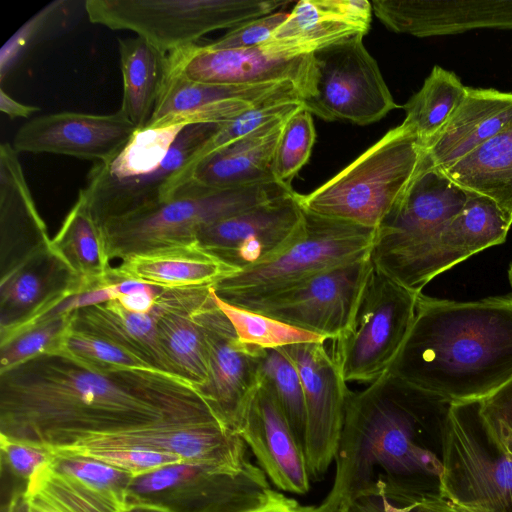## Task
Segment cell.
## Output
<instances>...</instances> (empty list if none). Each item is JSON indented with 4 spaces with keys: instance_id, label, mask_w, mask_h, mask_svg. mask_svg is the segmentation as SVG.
Masks as SVG:
<instances>
[{
    "instance_id": "f6af8a7d",
    "label": "cell",
    "mask_w": 512,
    "mask_h": 512,
    "mask_svg": "<svg viewBox=\"0 0 512 512\" xmlns=\"http://www.w3.org/2000/svg\"><path fill=\"white\" fill-rule=\"evenodd\" d=\"M53 453L50 465L97 488L118 493L127 499L133 477L127 472L99 460L62 453Z\"/></svg>"
},
{
    "instance_id": "1f68e13d",
    "label": "cell",
    "mask_w": 512,
    "mask_h": 512,
    "mask_svg": "<svg viewBox=\"0 0 512 512\" xmlns=\"http://www.w3.org/2000/svg\"><path fill=\"white\" fill-rule=\"evenodd\" d=\"M157 316L156 305L149 313H136L114 299L76 310L72 328L101 338L155 369L176 375L160 343Z\"/></svg>"
},
{
    "instance_id": "603a6c76",
    "label": "cell",
    "mask_w": 512,
    "mask_h": 512,
    "mask_svg": "<svg viewBox=\"0 0 512 512\" xmlns=\"http://www.w3.org/2000/svg\"><path fill=\"white\" fill-rule=\"evenodd\" d=\"M136 131L120 110L113 114L65 111L27 121L11 144L17 152L67 155L96 163L113 157Z\"/></svg>"
},
{
    "instance_id": "ffe728a7",
    "label": "cell",
    "mask_w": 512,
    "mask_h": 512,
    "mask_svg": "<svg viewBox=\"0 0 512 512\" xmlns=\"http://www.w3.org/2000/svg\"><path fill=\"white\" fill-rule=\"evenodd\" d=\"M305 99L292 82L220 85L188 80L169 73L146 127L225 123L241 113L270 102Z\"/></svg>"
},
{
    "instance_id": "74e56055",
    "label": "cell",
    "mask_w": 512,
    "mask_h": 512,
    "mask_svg": "<svg viewBox=\"0 0 512 512\" xmlns=\"http://www.w3.org/2000/svg\"><path fill=\"white\" fill-rule=\"evenodd\" d=\"M260 384L270 391L304 447L307 416L303 385L296 366L281 348L263 350Z\"/></svg>"
},
{
    "instance_id": "2e32d148",
    "label": "cell",
    "mask_w": 512,
    "mask_h": 512,
    "mask_svg": "<svg viewBox=\"0 0 512 512\" xmlns=\"http://www.w3.org/2000/svg\"><path fill=\"white\" fill-rule=\"evenodd\" d=\"M194 317L208 350V378L197 389L220 420L237 433L260 385L264 349L240 341L231 322L216 305L212 288L210 297L194 311Z\"/></svg>"
},
{
    "instance_id": "cb8c5ba5",
    "label": "cell",
    "mask_w": 512,
    "mask_h": 512,
    "mask_svg": "<svg viewBox=\"0 0 512 512\" xmlns=\"http://www.w3.org/2000/svg\"><path fill=\"white\" fill-rule=\"evenodd\" d=\"M372 12L367 0H301L258 47L277 58L313 55L357 34L365 35Z\"/></svg>"
},
{
    "instance_id": "91938a15",
    "label": "cell",
    "mask_w": 512,
    "mask_h": 512,
    "mask_svg": "<svg viewBox=\"0 0 512 512\" xmlns=\"http://www.w3.org/2000/svg\"><path fill=\"white\" fill-rule=\"evenodd\" d=\"M507 273H508V280H509L510 286L512 288V261L509 264Z\"/></svg>"
},
{
    "instance_id": "8992f818",
    "label": "cell",
    "mask_w": 512,
    "mask_h": 512,
    "mask_svg": "<svg viewBox=\"0 0 512 512\" xmlns=\"http://www.w3.org/2000/svg\"><path fill=\"white\" fill-rule=\"evenodd\" d=\"M441 461L442 497L463 512H512V455L482 416L480 400L451 404Z\"/></svg>"
},
{
    "instance_id": "484cf974",
    "label": "cell",
    "mask_w": 512,
    "mask_h": 512,
    "mask_svg": "<svg viewBox=\"0 0 512 512\" xmlns=\"http://www.w3.org/2000/svg\"><path fill=\"white\" fill-rule=\"evenodd\" d=\"M371 4L388 29L416 37L512 29V0H373Z\"/></svg>"
},
{
    "instance_id": "9c48e42d",
    "label": "cell",
    "mask_w": 512,
    "mask_h": 512,
    "mask_svg": "<svg viewBox=\"0 0 512 512\" xmlns=\"http://www.w3.org/2000/svg\"><path fill=\"white\" fill-rule=\"evenodd\" d=\"M283 0H86L92 23L112 30H129L164 52L197 44L219 29H231L276 12Z\"/></svg>"
},
{
    "instance_id": "836d02e7",
    "label": "cell",
    "mask_w": 512,
    "mask_h": 512,
    "mask_svg": "<svg viewBox=\"0 0 512 512\" xmlns=\"http://www.w3.org/2000/svg\"><path fill=\"white\" fill-rule=\"evenodd\" d=\"M442 171L468 192L491 199L512 223V122Z\"/></svg>"
},
{
    "instance_id": "816d5d0a",
    "label": "cell",
    "mask_w": 512,
    "mask_h": 512,
    "mask_svg": "<svg viewBox=\"0 0 512 512\" xmlns=\"http://www.w3.org/2000/svg\"><path fill=\"white\" fill-rule=\"evenodd\" d=\"M404 512H463L442 496H429L407 504Z\"/></svg>"
},
{
    "instance_id": "f1b7e54d",
    "label": "cell",
    "mask_w": 512,
    "mask_h": 512,
    "mask_svg": "<svg viewBox=\"0 0 512 512\" xmlns=\"http://www.w3.org/2000/svg\"><path fill=\"white\" fill-rule=\"evenodd\" d=\"M211 288H163L156 303L163 351L175 374L196 388L208 378V350L194 311L210 297Z\"/></svg>"
},
{
    "instance_id": "44dd1931",
    "label": "cell",
    "mask_w": 512,
    "mask_h": 512,
    "mask_svg": "<svg viewBox=\"0 0 512 512\" xmlns=\"http://www.w3.org/2000/svg\"><path fill=\"white\" fill-rule=\"evenodd\" d=\"M168 72L206 84L287 81L294 83L305 99L313 95L317 75L313 55L285 59L269 56L258 46L215 49L208 44H194L169 53Z\"/></svg>"
},
{
    "instance_id": "11a10c76",
    "label": "cell",
    "mask_w": 512,
    "mask_h": 512,
    "mask_svg": "<svg viewBox=\"0 0 512 512\" xmlns=\"http://www.w3.org/2000/svg\"><path fill=\"white\" fill-rule=\"evenodd\" d=\"M29 512H62L41 494L25 490Z\"/></svg>"
},
{
    "instance_id": "9a60e30c",
    "label": "cell",
    "mask_w": 512,
    "mask_h": 512,
    "mask_svg": "<svg viewBox=\"0 0 512 512\" xmlns=\"http://www.w3.org/2000/svg\"><path fill=\"white\" fill-rule=\"evenodd\" d=\"M473 193L424 160L403 197L376 229L370 253L381 272L429 241L457 215Z\"/></svg>"
},
{
    "instance_id": "3957f363",
    "label": "cell",
    "mask_w": 512,
    "mask_h": 512,
    "mask_svg": "<svg viewBox=\"0 0 512 512\" xmlns=\"http://www.w3.org/2000/svg\"><path fill=\"white\" fill-rule=\"evenodd\" d=\"M388 371L452 403L482 400L512 378V295L455 301L420 293Z\"/></svg>"
},
{
    "instance_id": "6da1fadb",
    "label": "cell",
    "mask_w": 512,
    "mask_h": 512,
    "mask_svg": "<svg viewBox=\"0 0 512 512\" xmlns=\"http://www.w3.org/2000/svg\"><path fill=\"white\" fill-rule=\"evenodd\" d=\"M207 405L193 384L150 367L98 372L42 354L0 373V435L47 447Z\"/></svg>"
},
{
    "instance_id": "f35d334b",
    "label": "cell",
    "mask_w": 512,
    "mask_h": 512,
    "mask_svg": "<svg viewBox=\"0 0 512 512\" xmlns=\"http://www.w3.org/2000/svg\"><path fill=\"white\" fill-rule=\"evenodd\" d=\"M212 296L216 305L231 322L240 341L245 344L269 349L327 340L310 331L227 303L217 297L213 289Z\"/></svg>"
},
{
    "instance_id": "bcb514c9",
    "label": "cell",
    "mask_w": 512,
    "mask_h": 512,
    "mask_svg": "<svg viewBox=\"0 0 512 512\" xmlns=\"http://www.w3.org/2000/svg\"><path fill=\"white\" fill-rule=\"evenodd\" d=\"M52 452L90 457L123 470L133 478L149 474L166 466L184 463L181 459L172 455L135 448L82 449Z\"/></svg>"
},
{
    "instance_id": "d6a6232c",
    "label": "cell",
    "mask_w": 512,
    "mask_h": 512,
    "mask_svg": "<svg viewBox=\"0 0 512 512\" xmlns=\"http://www.w3.org/2000/svg\"><path fill=\"white\" fill-rule=\"evenodd\" d=\"M118 51L123 77L119 110L137 130L144 129L167 75L169 53L140 36L119 39Z\"/></svg>"
},
{
    "instance_id": "d590c367",
    "label": "cell",
    "mask_w": 512,
    "mask_h": 512,
    "mask_svg": "<svg viewBox=\"0 0 512 512\" xmlns=\"http://www.w3.org/2000/svg\"><path fill=\"white\" fill-rule=\"evenodd\" d=\"M466 88L453 72L436 65L421 89L404 104L402 123L411 128L423 149L461 103Z\"/></svg>"
},
{
    "instance_id": "7a4b0ae2",
    "label": "cell",
    "mask_w": 512,
    "mask_h": 512,
    "mask_svg": "<svg viewBox=\"0 0 512 512\" xmlns=\"http://www.w3.org/2000/svg\"><path fill=\"white\" fill-rule=\"evenodd\" d=\"M451 404L390 371L364 390H349L334 483L317 509L356 512L360 502L376 497L380 470L390 496L407 501L442 496L441 451L429 444L441 446Z\"/></svg>"
},
{
    "instance_id": "9f6ffc18",
    "label": "cell",
    "mask_w": 512,
    "mask_h": 512,
    "mask_svg": "<svg viewBox=\"0 0 512 512\" xmlns=\"http://www.w3.org/2000/svg\"><path fill=\"white\" fill-rule=\"evenodd\" d=\"M3 512H29L25 490L15 492Z\"/></svg>"
},
{
    "instance_id": "4fadbf2b",
    "label": "cell",
    "mask_w": 512,
    "mask_h": 512,
    "mask_svg": "<svg viewBox=\"0 0 512 512\" xmlns=\"http://www.w3.org/2000/svg\"><path fill=\"white\" fill-rule=\"evenodd\" d=\"M363 37L357 34L313 54L315 89L304 100L311 114L364 126L399 107Z\"/></svg>"
},
{
    "instance_id": "ab89813d",
    "label": "cell",
    "mask_w": 512,
    "mask_h": 512,
    "mask_svg": "<svg viewBox=\"0 0 512 512\" xmlns=\"http://www.w3.org/2000/svg\"><path fill=\"white\" fill-rule=\"evenodd\" d=\"M74 312L42 319L0 339V373L42 354H58L72 328Z\"/></svg>"
},
{
    "instance_id": "f907efd6",
    "label": "cell",
    "mask_w": 512,
    "mask_h": 512,
    "mask_svg": "<svg viewBox=\"0 0 512 512\" xmlns=\"http://www.w3.org/2000/svg\"><path fill=\"white\" fill-rule=\"evenodd\" d=\"M162 289L154 286L151 290L120 295L117 300L125 309L131 312L149 313L156 305Z\"/></svg>"
},
{
    "instance_id": "52a82bcc",
    "label": "cell",
    "mask_w": 512,
    "mask_h": 512,
    "mask_svg": "<svg viewBox=\"0 0 512 512\" xmlns=\"http://www.w3.org/2000/svg\"><path fill=\"white\" fill-rule=\"evenodd\" d=\"M278 182L178 195L145 211L101 226L110 259L197 242L199 232L224 218L292 193Z\"/></svg>"
},
{
    "instance_id": "d6986e66",
    "label": "cell",
    "mask_w": 512,
    "mask_h": 512,
    "mask_svg": "<svg viewBox=\"0 0 512 512\" xmlns=\"http://www.w3.org/2000/svg\"><path fill=\"white\" fill-rule=\"evenodd\" d=\"M326 341L281 347L303 385L307 416L304 450L313 477L323 475L336 456L349 392Z\"/></svg>"
},
{
    "instance_id": "680465c9",
    "label": "cell",
    "mask_w": 512,
    "mask_h": 512,
    "mask_svg": "<svg viewBox=\"0 0 512 512\" xmlns=\"http://www.w3.org/2000/svg\"><path fill=\"white\" fill-rule=\"evenodd\" d=\"M127 512H161L159 510L145 507V506H129L127 507Z\"/></svg>"
},
{
    "instance_id": "c3c4849f",
    "label": "cell",
    "mask_w": 512,
    "mask_h": 512,
    "mask_svg": "<svg viewBox=\"0 0 512 512\" xmlns=\"http://www.w3.org/2000/svg\"><path fill=\"white\" fill-rule=\"evenodd\" d=\"M287 14L277 11L248 20L229 29L227 33L208 45L215 49H243L259 46L270 38L286 19Z\"/></svg>"
},
{
    "instance_id": "b9f144b4",
    "label": "cell",
    "mask_w": 512,
    "mask_h": 512,
    "mask_svg": "<svg viewBox=\"0 0 512 512\" xmlns=\"http://www.w3.org/2000/svg\"><path fill=\"white\" fill-rule=\"evenodd\" d=\"M302 107H304L303 99H285L251 108L230 121L222 123L219 130L200 151L198 163L214 151L272 122L289 118Z\"/></svg>"
},
{
    "instance_id": "7dc6e473",
    "label": "cell",
    "mask_w": 512,
    "mask_h": 512,
    "mask_svg": "<svg viewBox=\"0 0 512 512\" xmlns=\"http://www.w3.org/2000/svg\"><path fill=\"white\" fill-rule=\"evenodd\" d=\"M2 461L26 485L34 474L51 463L52 451L44 445L0 435Z\"/></svg>"
},
{
    "instance_id": "4dcf8cb0",
    "label": "cell",
    "mask_w": 512,
    "mask_h": 512,
    "mask_svg": "<svg viewBox=\"0 0 512 512\" xmlns=\"http://www.w3.org/2000/svg\"><path fill=\"white\" fill-rule=\"evenodd\" d=\"M1 273L51 242L11 143L0 146Z\"/></svg>"
},
{
    "instance_id": "ac0fdd59",
    "label": "cell",
    "mask_w": 512,
    "mask_h": 512,
    "mask_svg": "<svg viewBox=\"0 0 512 512\" xmlns=\"http://www.w3.org/2000/svg\"><path fill=\"white\" fill-rule=\"evenodd\" d=\"M297 192L259 204L203 228L197 242L205 250L243 271L289 247L304 229Z\"/></svg>"
},
{
    "instance_id": "f546056e",
    "label": "cell",
    "mask_w": 512,
    "mask_h": 512,
    "mask_svg": "<svg viewBox=\"0 0 512 512\" xmlns=\"http://www.w3.org/2000/svg\"><path fill=\"white\" fill-rule=\"evenodd\" d=\"M236 272L192 242L130 256L111 268L108 281L134 279L165 289H188L212 287Z\"/></svg>"
},
{
    "instance_id": "83f0119b",
    "label": "cell",
    "mask_w": 512,
    "mask_h": 512,
    "mask_svg": "<svg viewBox=\"0 0 512 512\" xmlns=\"http://www.w3.org/2000/svg\"><path fill=\"white\" fill-rule=\"evenodd\" d=\"M512 122V93L466 88L444 127L424 147V160L441 170L457 163Z\"/></svg>"
},
{
    "instance_id": "4316f807",
    "label": "cell",
    "mask_w": 512,
    "mask_h": 512,
    "mask_svg": "<svg viewBox=\"0 0 512 512\" xmlns=\"http://www.w3.org/2000/svg\"><path fill=\"white\" fill-rule=\"evenodd\" d=\"M287 119L272 122L206 156L192 169L176 196L276 182L272 161Z\"/></svg>"
},
{
    "instance_id": "ba28073f",
    "label": "cell",
    "mask_w": 512,
    "mask_h": 512,
    "mask_svg": "<svg viewBox=\"0 0 512 512\" xmlns=\"http://www.w3.org/2000/svg\"><path fill=\"white\" fill-rule=\"evenodd\" d=\"M304 210V209H303ZM376 229L304 210V229L274 258L212 286L217 297L243 306L334 266L370 257Z\"/></svg>"
},
{
    "instance_id": "8d00e7d4",
    "label": "cell",
    "mask_w": 512,
    "mask_h": 512,
    "mask_svg": "<svg viewBox=\"0 0 512 512\" xmlns=\"http://www.w3.org/2000/svg\"><path fill=\"white\" fill-rule=\"evenodd\" d=\"M25 490L41 494L62 512H127L126 497L60 472L50 464L34 474Z\"/></svg>"
},
{
    "instance_id": "5bb4252c",
    "label": "cell",
    "mask_w": 512,
    "mask_h": 512,
    "mask_svg": "<svg viewBox=\"0 0 512 512\" xmlns=\"http://www.w3.org/2000/svg\"><path fill=\"white\" fill-rule=\"evenodd\" d=\"M373 267L370 257L346 262L238 307L332 340L349 326Z\"/></svg>"
},
{
    "instance_id": "60d3db41",
    "label": "cell",
    "mask_w": 512,
    "mask_h": 512,
    "mask_svg": "<svg viewBox=\"0 0 512 512\" xmlns=\"http://www.w3.org/2000/svg\"><path fill=\"white\" fill-rule=\"evenodd\" d=\"M316 139L312 114L302 107L284 123L272 161L276 182L291 186L298 171L308 162Z\"/></svg>"
},
{
    "instance_id": "f5cc1de1",
    "label": "cell",
    "mask_w": 512,
    "mask_h": 512,
    "mask_svg": "<svg viewBox=\"0 0 512 512\" xmlns=\"http://www.w3.org/2000/svg\"><path fill=\"white\" fill-rule=\"evenodd\" d=\"M247 512H304V507L296 500L274 491L265 503Z\"/></svg>"
},
{
    "instance_id": "8fae6325",
    "label": "cell",
    "mask_w": 512,
    "mask_h": 512,
    "mask_svg": "<svg viewBox=\"0 0 512 512\" xmlns=\"http://www.w3.org/2000/svg\"><path fill=\"white\" fill-rule=\"evenodd\" d=\"M246 444L211 406L166 416L156 422L122 430L91 433L52 451L135 448L175 456L184 463L238 473L250 461Z\"/></svg>"
},
{
    "instance_id": "d4e9b609",
    "label": "cell",
    "mask_w": 512,
    "mask_h": 512,
    "mask_svg": "<svg viewBox=\"0 0 512 512\" xmlns=\"http://www.w3.org/2000/svg\"><path fill=\"white\" fill-rule=\"evenodd\" d=\"M237 433L277 488L295 494L309 491L310 472L304 447L262 384L251 398Z\"/></svg>"
},
{
    "instance_id": "30bf717a",
    "label": "cell",
    "mask_w": 512,
    "mask_h": 512,
    "mask_svg": "<svg viewBox=\"0 0 512 512\" xmlns=\"http://www.w3.org/2000/svg\"><path fill=\"white\" fill-rule=\"evenodd\" d=\"M419 294L373 267L349 326L332 339L331 354L346 382L370 384L389 370L412 327Z\"/></svg>"
},
{
    "instance_id": "6f0895ef",
    "label": "cell",
    "mask_w": 512,
    "mask_h": 512,
    "mask_svg": "<svg viewBox=\"0 0 512 512\" xmlns=\"http://www.w3.org/2000/svg\"><path fill=\"white\" fill-rule=\"evenodd\" d=\"M378 498L381 499L382 512H404L406 509L407 504L396 503L382 493L378 495Z\"/></svg>"
},
{
    "instance_id": "681fc988",
    "label": "cell",
    "mask_w": 512,
    "mask_h": 512,
    "mask_svg": "<svg viewBox=\"0 0 512 512\" xmlns=\"http://www.w3.org/2000/svg\"><path fill=\"white\" fill-rule=\"evenodd\" d=\"M482 416L512 455V378L480 400Z\"/></svg>"
},
{
    "instance_id": "7402d4cb",
    "label": "cell",
    "mask_w": 512,
    "mask_h": 512,
    "mask_svg": "<svg viewBox=\"0 0 512 512\" xmlns=\"http://www.w3.org/2000/svg\"><path fill=\"white\" fill-rule=\"evenodd\" d=\"M89 288L51 242L32 250L1 273L0 338L35 323L67 297Z\"/></svg>"
},
{
    "instance_id": "5b68a950",
    "label": "cell",
    "mask_w": 512,
    "mask_h": 512,
    "mask_svg": "<svg viewBox=\"0 0 512 512\" xmlns=\"http://www.w3.org/2000/svg\"><path fill=\"white\" fill-rule=\"evenodd\" d=\"M424 149L404 123L312 192L297 194L311 213L377 229L417 174Z\"/></svg>"
},
{
    "instance_id": "e0dca14e",
    "label": "cell",
    "mask_w": 512,
    "mask_h": 512,
    "mask_svg": "<svg viewBox=\"0 0 512 512\" xmlns=\"http://www.w3.org/2000/svg\"><path fill=\"white\" fill-rule=\"evenodd\" d=\"M512 223L489 198L472 194L429 241L384 273L421 293L436 276L506 239Z\"/></svg>"
},
{
    "instance_id": "db71d44e",
    "label": "cell",
    "mask_w": 512,
    "mask_h": 512,
    "mask_svg": "<svg viewBox=\"0 0 512 512\" xmlns=\"http://www.w3.org/2000/svg\"><path fill=\"white\" fill-rule=\"evenodd\" d=\"M0 110L10 118L22 117L28 118L33 113L40 111V108L33 105L23 104L10 95L1 87L0 89Z\"/></svg>"
},
{
    "instance_id": "7bdbcfd3",
    "label": "cell",
    "mask_w": 512,
    "mask_h": 512,
    "mask_svg": "<svg viewBox=\"0 0 512 512\" xmlns=\"http://www.w3.org/2000/svg\"><path fill=\"white\" fill-rule=\"evenodd\" d=\"M58 354L98 372H110L133 367H150L137 357L96 336L76 331L67 334Z\"/></svg>"
},
{
    "instance_id": "e575fe53",
    "label": "cell",
    "mask_w": 512,
    "mask_h": 512,
    "mask_svg": "<svg viewBox=\"0 0 512 512\" xmlns=\"http://www.w3.org/2000/svg\"><path fill=\"white\" fill-rule=\"evenodd\" d=\"M51 246L85 285L109 284L107 276L112 268L111 259L102 230L80 194L51 238Z\"/></svg>"
},
{
    "instance_id": "ee69618b",
    "label": "cell",
    "mask_w": 512,
    "mask_h": 512,
    "mask_svg": "<svg viewBox=\"0 0 512 512\" xmlns=\"http://www.w3.org/2000/svg\"><path fill=\"white\" fill-rule=\"evenodd\" d=\"M70 4L72 2L66 0L49 3L6 41L0 51L1 81L26 50L58 26L65 24L69 16Z\"/></svg>"
},
{
    "instance_id": "277c9868",
    "label": "cell",
    "mask_w": 512,
    "mask_h": 512,
    "mask_svg": "<svg viewBox=\"0 0 512 512\" xmlns=\"http://www.w3.org/2000/svg\"><path fill=\"white\" fill-rule=\"evenodd\" d=\"M221 124L146 127L113 157L96 162L78 193L96 223L101 227L173 199Z\"/></svg>"
},
{
    "instance_id": "7c38bea8",
    "label": "cell",
    "mask_w": 512,
    "mask_h": 512,
    "mask_svg": "<svg viewBox=\"0 0 512 512\" xmlns=\"http://www.w3.org/2000/svg\"><path fill=\"white\" fill-rule=\"evenodd\" d=\"M266 476L251 463L238 473L174 464L133 478L127 507L145 506L161 512H247L274 493Z\"/></svg>"
}]
</instances>
